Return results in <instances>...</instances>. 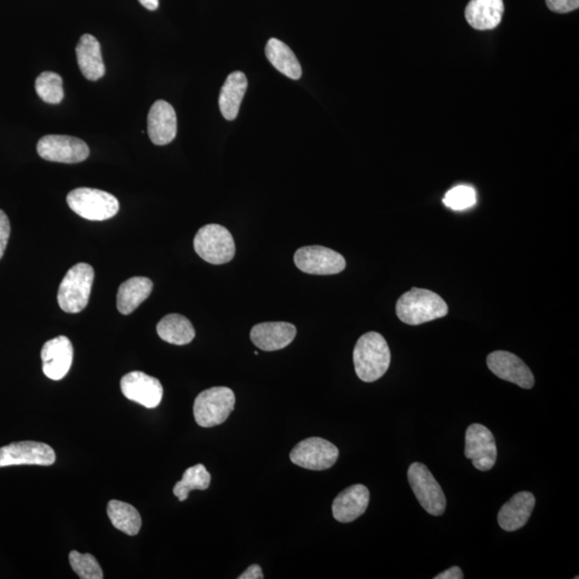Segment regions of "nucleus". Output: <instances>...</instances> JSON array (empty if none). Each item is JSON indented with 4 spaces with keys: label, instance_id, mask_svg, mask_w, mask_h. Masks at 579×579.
Here are the masks:
<instances>
[{
    "label": "nucleus",
    "instance_id": "32",
    "mask_svg": "<svg viewBox=\"0 0 579 579\" xmlns=\"http://www.w3.org/2000/svg\"><path fill=\"white\" fill-rule=\"evenodd\" d=\"M11 233L10 221L5 211L0 210V259H2L9 242Z\"/></svg>",
    "mask_w": 579,
    "mask_h": 579
},
{
    "label": "nucleus",
    "instance_id": "14",
    "mask_svg": "<svg viewBox=\"0 0 579 579\" xmlns=\"http://www.w3.org/2000/svg\"><path fill=\"white\" fill-rule=\"evenodd\" d=\"M487 366L492 374L521 388L535 387V376L523 360L508 351H495L487 357Z\"/></svg>",
    "mask_w": 579,
    "mask_h": 579
},
{
    "label": "nucleus",
    "instance_id": "1",
    "mask_svg": "<svg viewBox=\"0 0 579 579\" xmlns=\"http://www.w3.org/2000/svg\"><path fill=\"white\" fill-rule=\"evenodd\" d=\"M355 372L364 382H375L386 374L391 364V351L379 332H366L353 351Z\"/></svg>",
    "mask_w": 579,
    "mask_h": 579
},
{
    "label": "nucleus",
    "instance_id": "30",
    "mask_svg": "<svg viewBox=\"0 0 579 579\" xmlns=\"http://www.w3.org/2000/svg\"><path fill=\"white\" fill-rule=\"evenodd\" d=\"M444 203L454 210H463L477 203V193L472 187L457 186L445 194Z\"/></svg>",
    "mask_w": 579,
    "mask_h": 579
},
{
    "label": "nucleus",
    "instance_id": "4",
    "mask_svg": "<svg viewBox=\"0 0 579 579\" xmlns=\"http://www.w3.org/2000/svg\"><path fill=\"white\" fill-rule=\"evenodd\" d=\"M235 395L231 388L215 387L198 395L193 405V416L199 426L221 425L234 410Z\"/></svg>",
    "mask_w": 579,
    "mask_h": 579
},
{
    "label": "nucleus",
    "instance_id": "8",
    "mask_svg": "<svg viewBox=\"0 0 579 579\" xmlns=\"http://www.w3.org/2000/svg\"><path fill=\"white\" fill-rule=\"evenodd\" d=\"M340 451L330 441L313 437L301 441L290 453V460L298 467L323 472L334 466Z\"/></svg>",
    "mask_w": 579,
    "mask_h": 579
},
{
    "label": "nucleus",
    "instance_id": "11",
    "mask_svg": "<svg viewBox=\"0 0 579 579\" xmlns=\"http://www.w3.org/2000/svg\"><path fill=\"white\" fill-rule=\"evenodd\" d=\"M295 266L311 275H336L346 268L345 257L322 246H306L295 252Z\"/></svg>",
    "mask_w": 579,
    "mask_h": 579
},
{
    "label": "nucleus",
    "instance_id": "17",
    "mask_svg": "<svg viewBox=\"0 0 579 579\" xmlns=\"http://www.w3.org/2000/svg\"><path fill=\"white\" fill-rule=\"evenodd\" d=\"M296 336V328L286 322L257 324L250 332L251 341L265 351H277L288 347Z\"/></svg>",
    "mask_w": 579,
    "mask_h": 579
},
{
    "label": "nucleus",
    "instance_id": "26",
    "mask_svg": "<svg viewBox=\"0 0 579 579\" xmlns=\"http://www.w3.org/2000/svg\"><path fill=\"white\" fill-rule=\"evenodd\" d=\"M108 518L117 529L134 537L140 532L142 518L139 511L129 503L112 500L107 509Z\"/></svg>",
    "mask_w": 579,
    "mask_h": 579
},
{
    "label": "nucleus",
    "instance_id": "2",
    "mask_svg": "<svg viewBox=\"0 0 579 579\" xmlns=\"http://www.w3.org/2000/svg\"><path fill=\"white\" fill-rule=\"evenodd\" d=\"M449 307L444 298L426 289L412 288L399 297L397 317L408 325H420L445 317Z\"/></svg>",
    "mask_w": 579,
    "mask_h": 579
},
{
    "label": "nucleus",
    "instance_id": "29",
    "mask_svg": "<svg viewBox=\"0 0 579 579\" xmlns=\"http://www.w3.org/2000/svg\"><path fill=\"white\" fill-rule=\"evenodd\" d=\"M72 570L82 579H102L103 572L98 561L90 554H81L72 550L69 555Z\"/></svg>",
    "mask_w": 579,
    "mask_h": 579
},
{
    "label": "nucleus",
    "instance_id": "13",
    "mask_svg": "<svg viewBox=\"0 0 579 579\" xmlns=\"http://www.w3.org/2000/svg\"><path fill=\"white\" fill-rule=\"evenodd\" d=\"M120 388L124 397L135 403L154 409L162 403L163 388L156 378L142 371H133L123 377Z\"/></svg>",
    "mask_w": 579,
    "mask_h": 579
},
{
    "label": "nucleus",
    "instance_id": "19",
    "mask_svg": "<svg viewBox=\"0 0 579 579\" xmlns=\"http://www.w3.org/2000/svg\"><path fill=\"white\" fill-rule=\"evenodd\" d=\"M536 498L529 491H520L504 504L498 513V524L503 530L512 532L523 528L528 523Z\"/></svg>",
    "mask_w": 579,
    "mask_h": 579
},
{
    "label": "nucleus",
    "instance_id": "15",
    "mask_svg": "<svg viewBox=\"0 0 579 579\" xmlns=\"http://www.w3.org/2000/svg\"><path fill=\"white\" fill-rule=\"evenodd\" d=\"M42 369L51 380L59 381L71 369L73 347L69 338L59 336L44 343L42 350Z\"/></svg>",
    "mask_w": 579,
    "mask_h": 579
},
{
    "label": "nucleus",
    "instance_id": "3",
    "mask_svg": "<svg viewBox=\"0 0 579 579\" xmlns=\"http://www.w3.org/2000/svg\"><path fill=\"white\" fill-rule=\"evenodd\" d=\"M95 279L94 268L88 263H79L69 269L60 285L57 301L61 311L78 313L88 306Z\"/></svg>",
    "mask_w": 579,
    "mask_h": 579
},
{
    "label": "nucleus",
    "instance_id": "27",
    "mask_svg": "<svg viewBox=\"0 0 579 579\" xmlns=\"http://www.w3.org/2000/svg\"><path fill=\"white\" fill-rule=\"evenodd\" d=\"M210 474L202 463L188 468L183 472L182 479L174 486V495L180 501L187 500L189 492L192 490H208L210 484Z\"/></svg>",
    "mask_w": 579,
    "mask_h": 579
},
{
    "label": "nucleus",
    "instance_id": "16",
    "mask_svg": "<svg viewBox=\"0 0 579 579\" xmlns=\"http://www.w3.org/2000/svg\"><path fill=\"white\" fill-rule=\"evenodd\" d=\"M147 131L154 145H170L177 134V117L174 107L169 102L158 100L148 113Z\"/></svg>",
    "mask_w": 579,
    "mask_h": 579
},
{
    "label": "nucleus",
    "instance_id": "5",
    "mask_svg": "<svg viewBox=\"0 0 579 579\" xmlns=\"http://www.w3.org/2000/svg\"><path fill=\"white\" fill-rule=\"evenodd\" d=\"M67 203L74 213L91 221L110 219L119 210L116 197L93 188L74 189L68 194Z\"/></svg>",
    "mask_w": 579,
    "mask_h": 579
},
{
    "label": "nucleus",
    "instance_id": "28",
    "mask_svg": "<svg viewBox=\"0 0 579 579\" xmlns=\"http://www.w3.org/2000/svg\"><path fill=\"white\" fill-rule=\"evenodd\" d=\"M36 91L40 98L50 105H59L64 99V88L60 74L45 71L36 79Z\"/></svg>",
    "mask_w": 579,
    "mask_h": 579
},
{
    "label": "nucleus",
    "instance_id": "12",
    "mask_svg": "<svg viewBox=\"0 0 579 579\" xmlns=\"http://www.w3.org/2000/svg\"><path fill=\"white\" fill-rule=\"evenodd\" d=\"M464 455L480 472H489L497 461V445L494 434L481 424H472L467 429Z\"/></svg>",
    "mask_w": 579,
    "mask_h": 579
},
{
    "label": "nucleus",
    "instance_id": "35",
    "mask_svg": "<svg viewBox=\"0 0 579 579\" xmlns=\"http://www.w3.org/2000/svg\"><path fill=\"white\" fill-rule=\"evenodd\" d=\"M139 2L147 10L154 11L159 7V0H139Z\"/></svg>",
    "mask_w": 579,
    "mask_h": 579
},
{
    "label": "nucleus",
    "instance_id": "33",
    "mask_svg": "<svg viewBox=\"0 0 579 579\" xmlns=\"http://www.w3.org/2000/svg\"><path fill=\"white\" fill-rule=\"evenodd\" d=\"M463 577L461 567L452 566L451 569L440 573L434 579H462Z\"/></svg>",
    "mask_w": 579,
    "mask_h": 579
},
{
    "label": "nucleus",
    "instance_id": "18",
    "mask_svg": "<svg viewBox=\"0 0 579 579\" xmlns=\"http://www.w3.org/2000/svg\"><path fill=\"white\" fill-rule=\"evenodd\" d=\"M369 490L366 486L357 484L348 487L332 502L334 518L345 524L358 519L369 508Z\"/></svg>",
    "mask_w": 579,
    "mask_h": 579
},
{
    "label": "nucleus",
    "instance_id": "22",
    "mask_svg": "<svg viewBox=\"0 0 579 579\" xmlns=\"http://www.w3.org/2000/svg\"><path fill=\"white\" fill-rule=\"evenodd\" d=\"M247 88V78L243 72L235 71L227 78L219 97V107L223 117L228 120L238 117Z\"/></svg>",
    "mask_w": 579,
    "mask_h": 579
},
{
    "label": "nucleus",
    "instance_id": "25",
    "mask_svg": "<svg viewBox=\"0 0 579 579\" xmlns=\"http://www.w3.org/2000/svg\"><path fill=\"white\" fill-rule=\"evenodd\" d=\"M266 54L269 62L280 73L292 79H301L302 67L300 61H298L294 51L288 45L276 38L269 39L266 48Z\"/></svg>",
    "mask_w": 579,
    "mask_h": 579
},
{
    "label": "nucleus",
    "instance_id": "9",
    "mask_svg": "<svg viewBox=\"0 0 579 579\" xmlns=\"http://www.w3.org/2000/svg\"><path fill=\"white\" fill-rule=\"evenodd\" d=\"M37 152L44 160L61 163H79L89 156L88 145L70 135H45L39 140Z\"/></svg>",
    "mask_w": 579,
    "mask_h": 579
},
{
    "label": "nucleus",
    "instance_id": "10",
    "mask_svg": "<svg viewBox=\"0 0 579 579\" xmlns=\"http://www.w3.org/2000/svg\"><path fill=\"white\" fill-rule=\"evenodd\" d=\"M56 461L53 449L36 441H21L0 447V468L11 466H51Z\"/></svg>",
    "mask_w": 579,
    "mask_h": 579
},
{
    "label": "nucleus",
    "instance_id": "31",
    "mask_svg": "<svg viewBox=\"0 0 579 579\" xmlns=\"http://www.w3.org/2000/svg\"><path fill=\"white\" fill-rule=\"evenodd\" d=\"M546 5L554 13L569 14L578 9L579 0H546Z\"/></svg>",
    "mask_w": 579,
    "mask_h": 579
},
{
    "label": "nucleus",
    "instance_id": "6",
    "mask_svg": "<svg viewBox=\"0 0 579 579\" xmlns=\"http://www.w3.org/2000/svg\"><path fill=\"white\" fill-rule=\"evenodd\" d=\"M194 250L210 265L230 262L235 256V243L230 231L220 225L201 228L193 240Z\"/></svg>",
    "mask_w": 579,
    "mask_h": 579
},
{
    "label": "nucleus",
    "instance_id": "21",
    "mask_svg": "<svg viewBox=\"0 0 579 579\" xmlns=\"http://www.w3.org/2000/svg\"><path fill=\"white\" fill-rule=\"evenodd\" d=\"M77 59L79 70L89 81H98L106 73L98 40L91 34H84L77 45Z\"/></svg>",
    "mask_w": 579,
    "mask_h": 579
},
{
    "label": "nucleus",
    "instance_id": "23",
    "mask_svg": "<svg viewBox=\"0 0 579 579\" xmlns=\"http://www.w3.org/2000/svg\"><path fill=\"white\" fill-rule=\"evenodd\" d=\"M153 291V282L146 277H133L120 285L117 308L125 315L134 313Z\"/></svg>",
    "mask_w": 579,
    "mask_h": 579
},
{
    "label": "nucleus",
    "instance_id": "20",
    "mask_svg": "<svg viewBox=\"0 0 579 579\" xmlns=\"http://www.w3.org/2000/svg\"><path fill=\"white\" fill-rule=\"evenodd\" d=\"M504 14L503 0H470L464 15L469 25L478 31L494 30Z\"/></svg>",
    "mask_w": 579,
    "mask_h": 579
},
{
    "label": "nucleus",
    "instance_id": "7",
    "mask_svg": "<svg viewBox=\"0 0 579 579\" xmlns=\"http://www.w3.org/2000/svg\"><path fill=\"white\" fill-rule=\"evenodd\" d=\"M408 480L417 501L427 513L441 516L445 512L444 492L425 464L412 463L408 470Z\"/></svg>",
    "mask_w": 579,
    "mask_h": 579
},
{
    "label": "nucleus",
    "instance_id": "34",
    "mask_svg": "<svg viewBox=\"0 0 579 579\" xmlns=\"http://www.w3.org/2000/svg\"><path fill=\"white\" fill-rule=\"evenodd\" d=\"M239 579H262L265 578L263 575L262 569L259 565H254L248 567L242 575L238 577Z\"/></svg>",
    "mask_w": 579,
    "mask_h": 579
},
{
    "label": "nucleus",
    "instance_id": "24",
    "mask_svg": "<svg viewBox=\"0 0 579 579\" xmlns=\"http://www.w3.org/2000/svg\"><path fill=\"white\" fill-rule=\"evenodd\" d=\"M157 332L163 341L176 346L188 345L196 337L191 321L179 313L165 315L157 325Z\"/></svg>",
    "mask_w": 579,
    "mask_h": 579
}]
</instances>
